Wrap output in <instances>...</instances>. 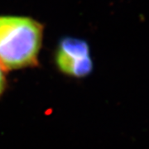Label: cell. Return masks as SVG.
I'll list each match as a JSON object with an SVG mask.
<instances>
[{
  "instance_id": "cell-1",
  "label": "cell",
  "mask_w": 149,
  "mask_h": 149,
  "mask_svg": "<svg viewBox=\"0 0 149 149\" xmlns=\"http://www.w3.org/2000/svg\"><path fill=\"white\" fill-rule=\"evenodd\" d=\"M42 27L22 17H0V65L4 70L19 69L37 62Z\"/></svg>"
},
{
  "instance_id": "cell-2",
  "label": "cell",
  "mask_w": 149,
  "mask_h": 149,
  "mask_svg": "<svg viewBox=\"0 0 149 149\" xmlns=\"http://www.w3.org/2000/svg\"><path fill=\"white\" fill-rule=\"evenodd\" d=\"M56 62L62 73L76 78L85 77L93 69L87 43L75 38L67 37L60 42Z\"/></svg>"
},
{
  "instance_id": "cell-3",
  "label": "cell",
  "mask_w": 149,
  "mask_h": 149,
  "mask_svg": "<svg viewBox=\"0 0 149 149\" xmlns=\"http://www.w3.org/2000/svg\"><path fill=\"white\" fill-rule=\"evenodd\" d=\"M4 70L3 66L0 65V95L3 93L5 87V77H4Z\"/></svg>"
}]
</instances>
